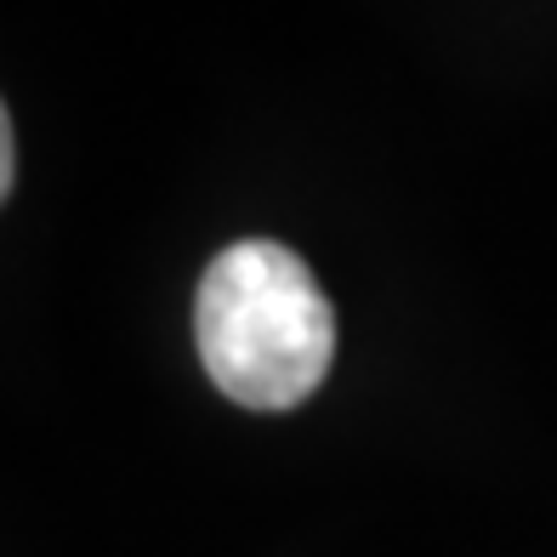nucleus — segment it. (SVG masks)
<instances>
[{"instance_id": "obj_1", "label": "nucleus", "mask_w": 557, "mask_h": 557, "mask_svg": "<svg viewBox=\"0 0 557 557\" xmlns=\"http://www.w3.org/2000/svg\"><path fill=\"white\" fill-rule=\"evenodd\" d=\"M194 347L245 410H296L331 375L336 313L313 268L273 239H239L199 273Z\"/></svg>"}, {"instance_id": "obj_2", "label": "nucleus", "mask_w": 557, "mask_h": 557, "mask_svg": "<svg viewBox=\"0 0 557 557\" xmlns=\"http://www.w3.org/2000/svg\"><path fill=\"white\" fill-rule=\"evenodd\" d=\"M17 188V132H12V114H0V199Z\"/></svg>"}]
</instances>
